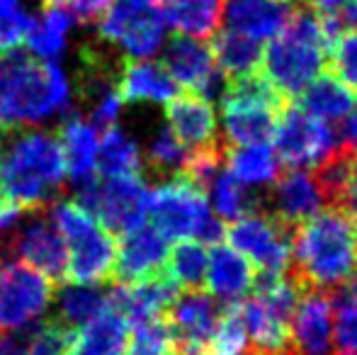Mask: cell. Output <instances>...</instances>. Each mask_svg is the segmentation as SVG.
<instances>
[{
    "mask_svg": "<svg viewBox=\"0 0 357 355\" xmlns=\"http://www.w3.org/2000/svg\"><path fill=\"white\" fill-rule=\"evenodd\" d=\"M291 236L294 229L289 224L260 209L224 227V241L258 268V278L287 273L291 266Z\"/></svg>",
    "mask_w": 357,
    "mask_h": 355,
    "instance_id": "obj_10",
    "label": "cell"
},
{
    "mask_svg": "<svg viewBox=\"0 0 357 355\" xmlns=\"http://www.w3.org/2000/svg\"><path fill=\"white\" fill-rule=\"evenodd\" d=\"M5 137H8V132L5 129H0V199L8 197V192H5L3 188V158H5Z\"/></svg>",
    "mask_w": 357,
    "mask_h": 355,
    "instance_id": "obj_48",
    "label": "cell"
},
{
    "mask_svg": "<svg viewBox=\"0 0 357 355\" xmlns=\"http://www.w3.org/2000/svg\"><path fill=\"white\" fill-rule=\"evenodd\" d=\"M129 333H132V324L107 299V307L90 319L83 331H78L75 355H124Z\"/></svg>",
    "mask_w": 357,
    "mask_h": 355,
    "instance_id": "obj_26",
    "label": "cell"
},
{
    "mask_svg": "<svg viewBox=\"0 0 357 355\" xmlns=\"http://www.w3.org/2000/svg\"><path fill=\"white\" fill-rule=\"evenodd\" d=\"M124 355H173V336L165 314L134 324Z\"/></svg>",
    "mask_w": 357,
    "mask_h": 355,
    "instance_id": "obj_37",
    "label": "cell"
},
{
    "mask_svg": "<svg viewBox=\"0 0 357 355\" xmlns=\"http://www.w3.org/2000/svg\"><path fill=\"white\" fill-rule=\"evenodd\" d=\"M0 355H24L20 343L15 338H8V336H0Z\"/></svg>",
    "mask_w": 357,
    "mask_h": 355,
    "instance_id": "obj_47",
    "label": "cell"
},
{
    "mask_svg": "<svg viewBox=\"0 0 357 355\" xmlns=\"http://www.w3.org/2000/svg\"><path fill=\"white\" fill-rule=\"evenodd\" d=\"M301 285L294 275L258 278L253 292L241 299V317L250 355H291V317Z\"/></svg>",
    "mask_w": 357,
    "mask_h": 355,
    "instance_id": "obj_6",
    "label": "cell"
},
{
    "mask_svg": "<svg viewBox=\"0 0 357 355\" xmlns=\"http://www.w3.org/2000/svg\"><path fill=\"white\" fill-rule=\"evenodd\" d=\"M355 236H357V224H355Z\"/></svg>",
    "mask_w": 357,
    "mask_h": 355,
    "instance_id": "obj_49",
    "label": "cell"
},
{
    "mask_svg": "<svg viewBox=\"0 0 357 355\" xmlns=\"http://www.w3.org/2000/svg\"><path fill=\"white\" fill-rule=\"evenodd\" d=\"M207 355H250L248 333L241 317V302L221 304V314L207 343Z\"/></svg>",
    "mask_w": 357,
    "mask_h": 355,
    "instance_id": "obj_34",
    "label": "cell"
},
{
    "mask_svg": "<svg viewBox=\"0 0 357 355\" xmlns=\"http://www.w3.org/2000/svg\"><path fill=\"white\" fill-rule=\"evenodd\" d=\"M291 355H335L331 294L301 287L291 317Z\"/></svg>",
    "mask_w": 357,
    "mask_h": 355,
    "instance_id": "obj_16",
    "label": "cell"
},
{
    "mask_svg": "<svg viewBox=\"0 0 357 355\" xmlns=\"http://www.w3.org/2000/svg\"><path fill=\"white\" fill-rule=\"evenodd\" d=\"M149 214L153 222L151 227L163 239H197L202 243L224 241L226 224H221L212 214L207 192L180 173L151 190Z\"/></svg>",
    "mask_w": 357,
    "mask_h": 355,
    "instance_id": "obj_7",
    "label": "cell"
},
{
    "mask_svg": "<svg viewBox=\"0 0 357 355\" xmlns=\"http://www.w3.org/2000/svg\"><path fill=\"white\" fill-rule=\"evenodd\" d=\"M340 144H343L345 149H350V151H357V107H355V112L348 117L345 134H343V139H340Z\"/></svg>",
    "mask_w": 357,
    "mask_h": 355,
    "instance_id": "obj_45",
    "label": "cell"
},
{
    "mask_svg": "<svg viewBox=\"0 0 357 355\" xmlns=\"http://www.w3.org/2000/svg\"><path fill=\"white\" fill-rule=\"evenodd\" d=\"M68 81L56 61L27 52L0 54V129H22L66 109Z\"/></svg>",
    "mask_w": 357,
    "mask_h": 355,
    "instance_id": "obj_3",
    "label": "cell"
},
{
    "mask_svg": "<svg viewBox=\"0 0 357 355\" xmlns=\"http://www.w3.org/2000/svg\"><path fill=\"white\" fill-rule=\"evenodd\" d=\"M168 239H163L151 224L132 229L122 234V243L117 246L112 268L114 285H132L142 278H149L153 273H160L165 268L168 256Z\"/></svg>",
    "mask_w": 357,
    "mask_h": 355,
    "instance_id": "obj_17",
    "label": "cell"
},
{
    "mask_svg": "<svg viewBox=\"0 0 357 355\" xmlns=\"http://www.w3.org/2000/svg\"><path fill=\"white\" fill-rule=\"evenodd\" d=\"M255 282H258V268L243 253L231 248L226 241L212 243L204 285L214 297L221 299V304L241 302L253 292Z\"/></svg>",
    "mask_w": 357,
    "mask_h": 355,
    "instance_id": "obj_21",
    "label": "cell"
},
{
    "mask_svg": "<svg viewBox=\"0 0 357 355\" xmlns=\"http://www.w3.org/2000/svg\"><path fill=\"white\" fill-rule=\"evenodd\" d=\"M212 54H214L216 68L221 71L224 81H234V78L258 73L260 59H263V47L255 39L243 37V34L224 27L214 37Z\"/></svg>",
    "mask_w": 357,
    "mask_h": 355,
    "instance_id": "obj_27",
    "label": "cell"
},
{
    "mask_svg": "<svg viewBox=\"0 0 357 355\" xmlns=\"http://www.w3.org/2000/svg\"><path fill=\"white\" fill-rule=\"evenodd\" d=\"M270 204H273L275 217L289 224L291 229L326 209L319 180L311 171H301V168H287L284 173H280L273 183Z\"/></svg>",
    "mask_w": 357,
    "mask_h": 355,
    "instance_id": "obj_19",
    "label": "cell"
},
{
    "mask_svg": "<svg viewBox=\"0 0 357 355\" xmlns=\"http://www.w3.org/2000/svg\"><path fill=\"white\" fill-rule=\"evenodd\" d=\"M207 192L212 195L216 219H219L221 224H231V222H236V219L245 217V214H253L260 209V204H258L260 199L250 192L248 185H243L238 178H234L226 168H221V171L216 173V178L212 180Z\"/></svg>",
    "mask_w": 357,
    "mask_h": 355,
    "instance_id": "obj_33",
    "label": "cell"
},
{
    "mask_svg": "<svg viewBox=\"0 0 357 355\" xmlns=\"http://www.w3.org/2000/svg\"><path fill=\"white\" fill-rule=\"evenodd\" d=\"M163 17L178 34L212 37L221 20V0H158Z\"/></svg>",
    "mask_w": 357,
    "mask_h": 355,
    "instance_id": "obj_28",
    "label": "cell"
},
{
    "mask_svg": "<svg viewBox=\"0 0 357 355\" xmlns=\"http://www.w3.org/2000/svg\"><path fill=\"white\" fill-rule=\"evenodd\" d=\"M287 103L268 86L263 76L250 73L224 81L221 119L229 146H263L273 139Z\"/></svg>",
    "mask_w": 357,
    "mask_h": 355,
    "instance_id": "obj_8",
    "label": "cell"
},
{
    "mask_svg": "<svg viewBox=\"0 0 357 355\" xmlns=\"http://www.w3.org/2000/svg\"><path fill=\"white\" fill-rule=\"evenodd\" d=\"M291 275L301 287H340L357 273L355 217L326 207L294 229Z\"/></svg>",
    "mask_w": 357,
    "mask_h": 355,
    "instance_id": "obj_1",
    "label": "cell"
},
{
    "mask_svg": "<svg viewBox=\"0 0 357 355\" xmlns=\"http://www.w3.org/2000/svg\"><path fill=\"white\" fill-rule=\"evenodd\" d=\"M54 3L63 5V8L71 13V17H75L78 22H93L98 20L105 10L109 8L112 0H54Z\"/></svg>",
    "mask_w": 357,
    "mask_h": 355,
    "instance_id": "obj_43",
    "label": "cell"
},
{
    "mask_svg": "<svg viewBox=\"0 0 357 355\" xmlns=\"http://www.w3.org/2000/svg\"><path fill=\"white\" fill-rule=\"evenodd\" d=\"M273 142L278 161L284 168H301V171H314L340 149L335 129L324 119L296 107L294 103L287 105L280 114Z\"/></svg>",
    "mask_w": 357,
    "mask_h": 355,
    "instance_id": "obj_12",
    "label": "cell"
},
{
    "mask_svg": "<svg viewBox=\"0 0 357 355\" xmlns=\"http://www.w3.org/2000/svg\"><path fill=\"white\" fill-rule=\"evenodd\" d=\"M3 188L22 212H42L66 183L61 146L44 132L5 129Z\"/></svg>",
    "mask_w": 357,
    "mask_h": 355,
    "instance_id": "obj_4",
    "label": "cell"
},
{
    "mask_svg": "<svg viewBox=\"0 0 357 355\" xmlns=\"http://www.w3.org/2000/svg\"><path fill=\"white\" fill-rule=\"evenodd\" d=\"M331 37L324 17L311 8L296 5L289 22L263 49L260 76L284 100L294 103L299 93L324 71Z\"/></svg>",
    "mask_w": 357,
    "mask_h": 355,
    "instance_id": "obj_2",
    "label": "cell"
},
{
    "mask_svg": "<svg viewBox=\"0 0 357 355\" xmlns=\"http://www.w3.org/2000/svg\"><path fill=\"white\" fill-rule=\"evenodd\" d=\"M331 304H333L335 355H357V302L331 294Z\"/></svg>",
    "mask_w": 357,
    "mask_h": 355,
    "instance_id": "obj_41",
    "label": "cell"
},
{
    "mask_svg": "<svg viewBox=\"0 0 357 355\" xmlns=\"http://www.w3.org/2000/svg\"><path fill=\"white\" fill-rule=\"evenodd\" d=\"M321 17H324L326 32H328L331 39H333L335 34L345 32V29H357V0H348L343 8H338L335 13L321 15Z\"/></svg>",
    "mask_w": 357,
    "mask_h": 355,
    "instance_id": "obj_42",
    "label": "cell"
},
{
    "mask_svg": "<svg viewBox=\"0 0 357 355\" xmlns=\"http://www.w3.org/2000/svg\"><path fill=\"white\" fill-rule=\"evenodd\" d=\"M32 20L24 13L22 0H0V54L13 52L24 42Z\"/></svg>",
    "mask_w": 357,
    "mask_h": 355,
    "instance_id": "obj_39",
    "label": "cell"
},
{
    "mask_svg": "<svg viewBox=\"0 0 357 355\" xmlns=\"http://www.w3.org/2000/svg\"><path fill=\"white\" fill-rule=\"evenodd\" d=\"M163 68L178 88H185V93H195L207 100L216 93L219 83H224V76L216 68L212 47L204 44V39L185 37V34L170 37L165 47Z\"/></svg>",
    "mask_w": 357,
    "mask_h": 355,
    "instance_id": "obj_15",
    "label": "cell"
},
{
    "mask_svg": "<svg viewBox=\"0 0 357 355\" xmlns=\"http://www.w3.org/2000/svg\"><path fill=\"white\" fill-rule=\"evenodd\" d=\"M345 3H348V0H311V5H314V10H316V13H321V15L335 13V10L343 8Z\"/></svg>",
    "mask_w": 357,
    "mask_h": 355,
    "instance_id": "obj_46",
    "label": "cell"
},
{
    "mask_svg": "<svg viewBox=\"0 0 357 355\" xmlns=\"http://www.w3.org/2000/svg\"><path fill=\"white\" fill-rule=\"evenodd\" d=\"M142 153L129 134L119 127L105 129L102 142L98 144V161L95 171L102 178H124V176H142Z\"/></svg>",
    "mask_w": 357,
    "mask_h": 355,
    "instance_id": "obj_31",
    "label": "cell"
},
{
    "mask_svg": "<svg viewBox=\"0 0 357 355\" xmlns=\"http://www.w3.org/2000/svg\"><path fill=\"white\" fill-rule=\"evenodd\" d=\"M102 42L119 44L127 59H151L165 37V17L158 0H112L100 15Z\"/></svg>",
    "mask_w": 357,
    "mask_h": 355,
    "instance_id": "obj_11",
    "label": "cell"
},
{
    "mask_svg": "<svg viewBox=\"0 0 357 355\" xmlns=\"http://www.w3.org/2000/svg\"><path fill=\"white\" fill-rule=\"evenodd\" d=\"M340 209H345V212H350L353 217H357V151H350V158H348Z\"/></svg>",
    "mask_w": 357,
    "mask_h": 355,
    "instance_id": "obj_44",
    "label": "cell"
},
{
    "mask_svg": "<svg viewBox=\"0 0 357 355\" xmlns=\"http://www.w3.org/2000/svg\"><path fill=\"white\" fill-rule=\"evenodd\" d=\"M109 292L100 285H73L59 292L61 319L68 324H88L107 307Z\"/></svg>",
    "mask_w": 357,
    "mask_h": 355,
    "instance_id": "obj_36",
    "label": "cell"
},
{
    "mask_svg": "<svg viewBox=\"0 0 357 355\" xmlns=\"http://www.w3.org/2000/svg\"><path fill=\"white\" fill-rule=\"evenodd\" d=\"M224 166L234 178H238L248 188L273 185L280 176V161L275 151L263 146H226Z\"/></svg>",
    "mask_w": 357,
    "mask_h": 355,
    "instance_id": "obj_30",
    "label": "cell"
},
{
    "mask_svg": "<svg viewBox=\"0 0 357 355\" xmlns=\"http://www.w3.org/2000/svg\"><path fill=\"white\" fill-rule=\"evenodd\" d=\"M68 27H71V13L54 0H42V13L37 20H32V27L24 37L29 54L44 61H54L66 47Z\"/></svg>",
    "mask_w": 357,
    "mask_h": 355,
    "instance_id": "obj_29",
    "label": "cell"
},
{
    "mask_svg": "<svg viewBox=\"0 0 357 355\" xmlns=\"http://www.w3.org/2000/svg\"><path fill=\"white\" fill-rule=\"evenodd\" d=\"M117 95L122 103H168L178 86L163 63L149 59H124L117 71Z\"/></svg>",
    "mask_w": 357,
    "mask_h": 355,
    "instance_id": "obj_23",
    "label": "cell"
},
{
    "mask_svg": "<svg viewBox=\"0 0 357 355\" xmlns=\"http://www.w3.org/2000/svg\"><path fill=\"white\" fill-rule=\"evenodd\" d=\"M185 158H188V151L173 137V132L168 127L160 129L149 146V166L155 173H160V176H175V173H180Z\"/></svg>",
    "mask_w": 357,
    "mask_h": 355,
    "instance_id": "obj_40",
    "label": "cell"
},
{
    "mask_svg": "<svg viewBox=\"0 0 357 355\" xmlns=\"http://www.w3.org/2000/svg\"><path fill=\"white\" fill-rule=\"evenodd\" d=\"M219 314V302L204 289H192L175 299L165 312L173 336V355H207V343Z\"/></svg>",
    "mask_w": 357,
    "mask_h": 355,
    "instance_id": "obj_14",
    "label": "cell"
},
{
    "mask_svg": "<svg viewBox=\"0 0 357 355\" xmlns=\"http://www.w3.org/2000/svg\"><path fill=\"white\" fill-rule=\"evenodd\" d=\"M78 353V328L66 319L54 317L42 322L32 331L24 355H75Z\"/></svg>",
    "mask_w": 357,
    "mask_h": 355,
    "instance_id": "obj_35",
    "label": "cell"
},
{
    "mask_svg": "<svg viewBox=\"0 0 357 355\" xmlns=\"http://www.w3.org/2000/svg\"><path fill=\"white\" fill-rule=\"evenodd\" d=\"M207 263L209 251L197 239H183L175 241L173 251L165 256V273L173 278L178 287H185L188 292L202 289L207 280Z\"/></svg>",
    "mask_w": 357,
    "mask_h": 355,
    "instance_id": "obj_32",
    "label": "cell"
},
{
    "mask_svg": "<svg viewBox=\"0 0 357 355\" xmlns=\"http://www.w3.org/2000/svg\"><path fill=\"white\" fill-rule=\"evenodd\" d=\"M299 105L304 112L324 119L328 124L345 122L357 107V93L350 86H345L333 73H319L299 93Z\"/></svg>",
    "mask_w": 357,
    "mask_h": 355,
    "instance_id": "obj_25",
    "label": "cell"
},
{
    "mask_svg": "<svg viewBox=\"0 0 357 355\" xmlns=\"http://www.w3.org/2000/svg\"><path fill=\"white\" fill-rule=\"evenodd\" d=\"M75 202L93 214V219L112 236L142 227L149 214V190L142 176L93 178L80 185Z\"/></svg>",
    "mask_w": 357,
    "mask_h": 355,
    "instance_id": "obj_9",
    "label": "cell"
},
{
    "mask_svg": "<svg viewBox=\"0 0 357 355\" xmlns=\"http://www.w3.org/2000/svg\"><path fill=\"white\" fill-rule=\"evenodd\" d=\"M294 10V0H226V5H221L226 29L260 44L270 42L289 22Z\"/></svg>",
    "mask_w": 357,
    "mask_h": 355,
    "instance_id": "obj_20",
    "label": "cell"
},
{
    "mask_svg": "<svg viewBox=\"0 0 357 355\" xmlns=\"http://www.w3.org/2000/svg\"><path fill=\"white\" fill-rule=\"evenodd\" d=\"M56 142L61 146L66 176L75 185H85L95 178L98 161V129L88 119L71 117L59 127Z\"/></svg>",
    "mask_w": 357,
    "mask_h": 355,
    "instance_id": "obj_24",
    "label": "cell"
},
{
    "mask_svg": "<svg viewBox=\"0 0 357 355\" xmlns=\"http://www.w3.org/2000/svg\"><path fill=\"white\" fill-rule=\"evenodd\" d=\"M10 251L17 253L22 263L49 278L54 285L63 282L66 275V243L56 227L44 219H34L10 239Z\"/></svg>",
    "mask_w": 357,
    "mask_h": 355,
    "instance_id": "obj_18",
    "label": "cell"
},
{
    "mask_svg": "<svg viewBox=\"0 0 357 355\" xmlns=\"http://www.w3.org/2000/svg\"><path fill=\"white\" fill-rule=\"evenodd\" d=\"M326 63L335 78L357 93V29H345L331 39Z\"/></svg>",
    "mask_w": 357,
    "mask_h": 355,
    "instance_id": "obj_38",
    "label": "cell"
},
{
    "mask_svg": "<svg viewBox=\"0 0 357 355\" xmlns=\"http://www.w3.org/2000/svg\"><path fill=\"white\" fill-rule=\"evenodd\" d=\"M52 224L66 243V275L63 282L100 285L112 278L117 243L88 209L75 199H61L52 207Z\"/></svg>",
    "mask_w": 357,
    "mask_h": 355,
    "instance_id": "obj_5",
    "label": "cell"
},
{
    "mask_svg": "<svg viewBox=\"0 0 357 355\" xmlns=\"http://www.w3.org/2000/svg\"><path fill=\"white\" fill-rule=\"evenodd\" d=\"M165 119L173 137L185 149H204L216 144V114L207 98L195 93L173 95L165 103Z\"/></svg>",
    "mask_w": 357,
    "mask_h": 355,
    "instance_id": "obj_22",
    "label": "cell"
},
{
    "mask_svg": "<svg viewBox=\"0 0 357 355\" xmlns=\"http://www.w3.org/2000/svg\"><path fill=\"white\" fill-rule=\"evenodd\" d=\"M56 285L22 261L0 268V328H22L52 304Z\"/></svg>",
    "mask_w": 357,
    "mask_h": 355,
    "instance_id": "obj_13",
    "label": "cell"
}]
</instances>
